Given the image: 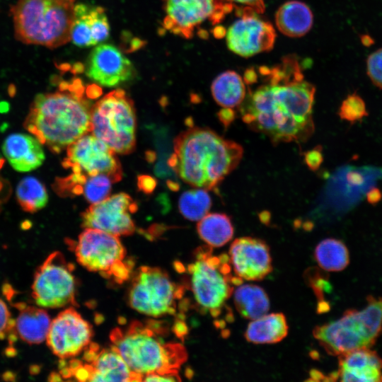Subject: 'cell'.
Segmentation results:
<instances>
[{"instance_id": "6da1fadb", "label": "cell", "mask_w": 382, "mask_h": 382, "mask_svg": "<svg viewBox=\"0 0 382 382\" xmlns=\"http://www.w3.org/2000/svg\"><path fill=\"white\" fill-rule=\"evenodd\" d=\"M260 71L267 83L250 93L241 105L243 121L273 143L306 141L314 132V86L303 79L294 57Z\"/></svg>"}, {"instance_id": "7a4b0ae2", "label": "cell", "mask_w": 382, "mask_h": 382, "mask_svg": "<svg viewBox=\"0 0 382 382\" xmlns=\"http://www.w3.org/2000/svg\"><path fill=\"white\" fill-rule=\"evenodd\" d=\"M80 80L62 82L58 91L37 94L23 126L42 144L60 153L91 132V110Z\"/></svg>"}, {"instance_id": "3957f363", "label": "cell", "mask_w": 382, "mask_h": 382, "mask_svg": "<svg viewBox=\"0 0 382 382\" xmlns=\"http://www.w3.org/2000/svg\"><path fill=\"white\" fill-rule=\"evenodd\" d=\"M243 147L209 128L191 127L174 139L168 163L190 185L214 190L240 163Z\"/></svg>"}, {"instance_id": "277c9868", "label": "cell", "mask_w": 382, "mask_h": 382, "mask_svg": "<svg viewBox=\"0 0 382 382\" xmlns=\"http://www.w3.org/2000/svg\"><path fill=\"white\" fill-rule=\"evenodd\" d=\"M168 328L156 320L132 321L110 334L111 347L122 357L141 381L149 375L179 376L187 360V351L180 343L169 340Z\"/></svg>"}, {"instance_id": "5b68a950", "label": "cell", "mask_w": 382, "mask_h": 382, "mask_svg": "<svg viewBox=\"0 0 382 382\" xmlns=\"http://www.w3.org/2000/svg\"><path fill=\"white\" fill-rule=\"evenodd\" d=\"M74 0H18L11 9L19 41L48 48L71 40Z\"/></svg>"}, {"instance_id": "8992f818", "label": "cell", "mask_w": 382, "mask_h": 382, "mask_svg": "<svg viewBox=\"0 0 382 382\" xmlns=\"http://www.w3.org/2000/svg\"><path fill=\"white\" fill-rule=\"evenodd\" d=\"M381 331L382 298L369 296L363 309H349L339 319L317 325L313 335L327 353L339 356L371 348Z\"/></svg>"}, {"instance_id": "52a82bcc", "label": "cell", "mask_w": 382, "mask_h": 382, "mask_svg": "<svg viewBox=\"0 0 382 382\" xmlns=\"http://www.w3.org/2000/svg\"><path fill=\"white\" fill-rule=\"evenodd\" d=\"M193 256L187 267V286L198 308L216 317L232 295L233 286L241 284L242 279L231 275L228 255H213L209 245L197 248Z\"/></svg>"}, {"instance_id": "ba28073f", "label": "cell", "mask_w": 382, "mask_h": 382, "mask_svg": "<svg viewBox=\"0 0 382 382\" xmlns=\"http://www.w3.org/2000/svg\"><path fill=\"white\" fill-rule=\"evenodd\" d=\"M91 133L115 153L128 154L134 150L135 109L123 90L108 93L91 107Z\"/></svg>"}, {"instance_id": "9c48e42d", "label": "cell", "mask_w": 382, "mask_h": 382, "mask_svg": "<svg viewBox=\"0 0 382 382\" xmlns=\"http://www.w3.org/2000/svg\"><path fill=\"white\" fill-rule=\"evenodd\" d=\"M73 248L77 261L87 270L118 284L129 278L132 267L118 236L85 228Z\"/></svg>"}, {"instance_id": "30bf717a", "label": "cell", "mask_w": 382, "mask_h": 382, "mask_svg": "<svg viewBox=\"0 0 382 382\" xmlns=\"http://www.w3.org/2000/svg\"><path fill=\"white\" fill-rule=\"evenodd\" d=\"M184 290L158 267L144 266L133 276L129 303L137 311L152 317L173 315Z\"/></svg>"}, {"instance_id": "8fae6325", "label": "cell", "mask_w": 382, "mask_h": 382, "mask_svg": "<svg viewBox=\"0 0 382 382\" xmlns=\"http://www.w3.org/2000/svg\"><path fill=\"white\" fill-rule=\"evenodd\" d=\"M81 360H61L62 378L80 381H141L128 367L121 355L112 347L101 348L90 343L83 351Z\"/></svg>"}, {"instance_id": "7c38bea8", "label": "cell", "mask_w": 382, "mask_h": 382, "mask_svg": "<svg viewBox=\"0 0 382 382\" xmlns=\"http://www.w3.org/2000/svg\"><path fill=\"white\" fill-rule=\"evenodd\" d=\"M74 265L63 254L51 253L36 270L31 286L35 303L42 308H56L76 304Z\"/></svg>"}, {"instance_id": "4fadbf2b", "label": "cell", "mask_w": 382, "mask_h": 382, "mask_svg": "<svg viewBox=\"0 0 382 382\" xmlns=\"http://www.w3.org/2000/svg\"><path fill=\"white\" fill-rule=\"evenodd\" d=\"M62 166L73 173L86 177L109 176L113 183L122 179V170L115 152L91 132L78 139L66 148Z\"/></svg>"}, {"instance_id": "5bb4252c", "label": "cell", "mask_w": 382, "mask_h": 382, "mask_svg": "<svg viewBox=\"0 0 382 382\" xmlns=\"http://www.w3.org/2000/svg\"><path fill=\"white\" fill-rule=\"evenodd\" d=\"M137 209L135 201L120 192L91 204L81 214L82 227L98 229L116 236H128L135 231L131 214Z\"/></svg>"}, {"instance_id": "9a60e30c", "label": "cell", "mask_w": 382, "mask_h": 382, "mask_svg": "<svg viewBox=\"0 0 382 382\" xmlns=\"http://www.w3.org/2000/svg\"><path fill=\"white\" fill-rule=\"evenodd\" d=\"M232 8L233 4L223 0H166L164 27L188 38L205 20L216 23Z\"/></svg>"}, {"instance_id": "2e32d148", "label": "cell", "mask_w": 382, "mask_h": 382, "mask_svg": "<svg viewBox=\"0 0 382 382\" xmlns=\"http://www.w3.org/2000/svg\"><path fill=\"white\" fill-rule=\"evenodd\" d=\"M92 336L91 325L74 308H69L51 321L46 340L52 353L65 359L81 353Z\"/></svg>"}, {"instance_id": "e0dca14e", "label": "cell", "mask_w": 382, "mask_h": 382, "mask_svg": "<svg viewBox=\"0 0 382 382\" xmlns=\"http://www.w3.org/2000/svg\"><path fill=\"white\" fill-rule=\"evenodd\" d=\"M253 9L244 7L240 18L228 29L226 39L228 49L244 57L271 50L275 30L267 21L260 18Z\"/></svg>"}, {"instance_id": "ac0fdd59", "label": "cell", "mask_w": 382, "mask_h": 382, "mask_svg": "<svg viewBox=\"0 0 382 382\" xmlns=\"http://www.w3.org/2000/svg\"><path fill=\"white\" fill-rule=\"evenodd\" d=\"M229 259L236 276L245 280L263 279L272 270L267 243L259 238H236L229 248Z\"/></svg>"}, {"instance_id": "d6986e66", "label": "cell", "mask_w": 382, "mask_h": 382, "mask_svg": "<svg viewBox=\"0 0 382 382\" xmlns=\"http://www.w3.org/2000/svg\"><path fill=\"white\" fill-rule=\"evenodd\" d=\"M133 71L132 62L117 47L101 44L92 50L86 74L103 86L115 87L129 80Z\"/></svg>"}, {"instance_id": "ffe728a7", "label": "cell", "mask_w": 382, "mask_h": 382, "mask_svg": "<svg viewBox=\"0 0 382 382\" xmlns=\"http://www.w3.org/2000/svg\"><path fill=\"white\" fill-rule=\"evenodd\" d=\"M110 26L103 8L80 4L74 6L71 40L78 47H91L105 41Z\"/></svg>"}, {"instance_id": "44dd1931", "label": "cell", "mask_w": 382, "mask_h": 382, "mask_svg": "<svg viewBox=\"0 0 382 382\" xmlns=\"http://www.w3.org/2000/svg\"><path fill=\"white\" fill-rule=\"evenodd\" d=\"M337 380L382 381V359L370 348L356 349L338 356Z\"/></svg>"}, {"instance_id": "7402d4cb", "label": "cell", "mask_w": 382, "mask_h": 382, "mask_svg": "<svg viewBox=\"0 0 382 382\" xmlns=\"http://www.w3.org/2000/svg\"><path fill=\"white\" fill-rule=\"evenodd\" d=\"M2 151L10 165L18 172L33 170L40 166L45 158L42 144L36 137L25 134L8 136Z\"/></svg>"}, {"instance_id": "603a6c76", "label": "cell", "mask_w": 382, "mask_h": 382, "mask_svg": "<svg viewBox=\"0 0 382 382\" xmlns=\"http://www.w3.org/2000/svg\"><path fill=\"white\" fill-rule=\"evenodd\" d=\"M14 306L19 311L14 329L20 338L30 345L45 341L51 323L45 310L22 302L16 303Z\"/></svg>"}, {"instance_id": "cb8c5ba5", "label": "cell", "mask_w": 382, "mask_h": 382, "mask_svg": "<svg viewBox=\"0 0 382 382\" xmlns=\"http://www.w3.org/2000/svg\"><path fill=\"white\" fill-rule=\"evenodd\" d=\"M313 13L310 8L299 1L282 4L275 14L278 30L284 35L297 37L306 34L313 25Z\"/></svg>"}, {"instance_id": "d4e9b609", "label": "cell", "mask_w": 382, "mask_h": 382, "mask_svg": "<svg viewBox=\"0 0 382 382\" xmlns=\"http://www.w3.org/2000/svg\"><path fill=\"white\" fill-rule=\"evenodd\" d=\"M289 331L286 317L281 313L265 314L250 322L244 333L248 342L273 344L282 341Z\"/></svg>"}, {"instance_id": "484cf974", "label": "cell", "mask_w": 382, "mask_h": 382, "mask_svg": "<svg viewBox=\"0 0 382 382\" xmlns=\"http://www.w3.org/2000/svg\"><path fill=\"white\" fill-rule=\"evenodd\" d=\"M211 91L216 103L226 108L241 105L246 95L243 79L233 71H227L219 75L214 80Z\"/></svg>"}, {"instance_id": "4316f807", "label": "cell", "mask_w": 382, "mask_h": 382, "mask_svg": "<svg viewBox=\"0 0 382 382\" xmlns=\"http://www.w3.org/2000/svg\"><path fill=\"white\" fill-rule=\"evenodd\" d=\"M234 303L243 318L255 320L270 310V300L265 291L257 285L243 284L234 291Z\"/></svg>"}, {"instance_id": "83f0119b", "label": "cell", "mask_w": 382, "mask_h": 382, "mask_svg": "<svg viewBox=\"0 0 382 382\" xmlns=\"http://www.w3.org/2000/svg\"><path fill=\"white\" fill-rule=\"evenodd\" d=\"M199 237L211 247L219 248L231 240L233 227L230 217L221 213L207 214L197 225Z\"/></svg>"}, {"instance_id": "f1b7e54d", "label": "cell", "mask_w": 382, "mask_h": 382, "mask_svg": "<svg viewBox=\"0 0 382 382\" xmlns=\"http://www.w3.org/2000/svg\"><path fill=\"white\" fill-rule=\"evenodd\" d=\"M314 257L324 270L339 272L347 267L349 262V250L345 244L335 238H326L315 248Z\"/></svg>"}, {"instance_id": "f546056e", "label": "cell", "mask_w": 382, "mask_h": 382, "mask_svg": "<svg viewBox=\"0 0 382 382\" xmlns=\"http://www.w3.org/2000/svg\"><path fill=\"white\" fill-rule=\"evenodd\" d=\"M16 197L22 209L31 213L45 207L48 201V195L43 184L31 176L20 181L16 188Z\"/></svg>"}, {"instance_id": "4dcf8cb0", "label": "cell", "mask_w": 382, "mask_h": 382, "mask_svg": "<svg viewBox=\"0 0 382 382\" xmlns=\"http://www.w3.org/2000/svg\"><path fill=\"white\" fill-rule=\"evenodd\" d=\"M211 197L206 190H190L183 192L178 202L182 215L191 221H199L204 216L211 207Z\"/></svg>"}, {"instance_id": "1f68e13d", "label": "cell", "mask_w": 382, "mask_h": 382, "mask_svg": "<svg viewBox=\"0 0 382 382\" xmlns=\"http://www.w3.org/2000/svg\"><path fill=\"white\" fill-rule=\"evenodd\" d=\"M112 183L106 175L88 177L82 186V194L91 204L100 202L109 196Z\"/></svg>"}, {"instance_id": "d6a6232c", "label": "cell", "mask_w": 382, "mask_h": 382, "mask_svg": "<svg viewBox=\"0 0 382 382\" xmlns=\"http://www.w3.org/2000/svg\"><path fill=\"white\" fill-rule=\"evenodd\" d=\"M338 115L342 120L355 122L368 115L364 100L357 94L349 95L342 103Z\"/></svg>"}, {"instance_id": "836d02e7", "label": "cell", "mask_w": 382, "mask_h": 382, "mask_svg": "<svg viewBox=\"0 0 382 382\" xmlns=\"http://www.w3.org/2000/svg\"><path fill=\"white\" fill-rule=\"evenodd\" d=\"M366 69L372 83L382 89V48L376 50L368 57Z\"/></svg>"}, {"instance_id": "e575fe53", "label": "cell", "mask_w": 382, "mask_h": 382, "mask_svg": "<svg viewBox=\"0 0 382 382\" xmlns=\"http://www.w3.org/2000/svg\"><path fill=\"white\" fill-rule=\"evenodd\" d=\"M15 321L11 318V313L4 303L0 299V338H3L14 329Z\"/></svg>"}, {"instance_id": "d590c367", "label": "cell", "mask_w": 382, "mask_h": 382, "mask_svg": "<svg viewBox=\"0 0 382 382\" xmlns=\"http://www.w3.org/2000/svg\"><path fill=\"white\" fill-rule=\"evenodd\" d=\"M307 166L312 170H316L323 161V156L319 150L313 149L305 155Z\"/></svg>"}, {"instance_id": "8d00e7d4", "label": "cell", "mask_w": 382, "mask_h": 382, "mask_svg": "<svg viewBox=\"0 0 382 382\" xmlns=\"http://www.w3.org/2000/svg\"><path fill=\"white\" fill-rule=\"evenodd\" d=\"M225 2L233 4H240L245 7L253 9L257 13H260L265 10V4L263 0H223Z\"/></svg>"}, {"instance_id": "74e56055", "label": "cell", "mask_w": 382, "mask_h": 382, "mask_svg": "<svg viewBox=\"0 0 382 382\" xmlns=\"http://www.w3.org/2000/svg\"><path fill=\"white\" fill-rule=\"evenodd\" d=\"M218 117L221 122L227 127L234 120L236 114L231 108H223L218 112Z\"/></svg>"}, {"instance_id": "f35d334b", "label": "cell", "mask_w": 382, "mask_h": 382, "mask_svg": "<svg viewBox=\"0 0 382 382\" xmlns=\"http://www.w3.org/2000/svg\"><path fill=\"white\" fill-rule=\"evenodd\" d=\"M380 192L377 189H375L374 190L369 192L368 195V199L369 202L374 203L380 199Z\"/></svg>"}, {"instance_id": "ab89813d", "label": "cell", "mask_w": 382, "mask_h": 382, "mask_svg": "<svg viewBox=\"0 0 382 382\" xmlns=\"http://www.w3.org/2000/svg\"><path fill=\"white\" fill-rule=\"evenodd\" d=\"M2 189V183L0 182V190ZM0 203H1V199H0Z\"/></svg>"}]
</instances>
